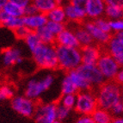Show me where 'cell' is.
I'll list each match as a JSON object with an SVG mask.
<instances>
[{
  "mask_svg": "<svg viewBox=\"0 0 123 123\" xmlns=\"http://www.w3.org/2000/svg\"><path fill=\"white\" fill-rule=\"evenodd\" d=\"M96 96L98 108L109 111L115 103L122 100L121 86L114 80L105 81L98 87Z\"/></svg>",
  "mask_w": 123,
  "mask_h": 123,
  "instance_id": "6da1fadb",
  "label": "cell"
},
{
  "mask_svg": "<svg viewBox=\"0 0 123 123\" xmlns=\"http://www.w3.org/2000/svg\"><path fill=\"white\" fill-rule=\"evenodd\" d=\"M59 68L66 72L77 68L82 64L81 50L79 47H69L55 45Z\"/></svg>",
  "mask_w": 123,
  "mask_h": 123,
  "instance_id": "7a4b0ae2",
  "label": "cell"
},
{
  "mask_svg": "<svg viewBox=\"0 0 123 123\" xmlns=\"http://www.w3.org/2000/svg\"><path fill=\"white\" fill-rule=\"evenodd\" d=\"M32 57L36 66L41 69L54 70L59 68L55 45L41 43L32 52Z\"/></svg>",
  "mask_w": 123,
  "mask_h": 123,
  "instance_id": "3957f363",
  "label": "cell"
},
{
  "mask_svg": "<svg viewBox=\"0 0 123 123\" xmlns=\"http://www.w3.org/2000/svg\"><path fill=\"white\" fill-rule=\"evenodd\" d=\"M54 82V77L52 74H47L41 79L32 78L29 80L24 90V96L32 100H36L41 95L52 87Z\"/></svg>",
  "mask_w": 123,
  "mask_h": 123,
  "instance_id": "277c9868",
  "label": "cell"
},
{
  "mask_svg": "<svg viewBox=\"0 0 123 123\" xmlns=\"http://www.w3.org/2000/svg\"><path fill=\"white\" fill-rule=\"evenodd\" d=\"M98 108L96 93L92 90L78 91L75 110L81 115H90Z\"/></svg>",
  "mask_w": 123,
  "mask_h": 123,
  "instance_id": "5b68a950",
  "label": "cell"
},
{
  "mask_svg": "<svg viewBox=\"0 0 123 123\" xmlns=\"http://www.w3.org/2000/svg\"><path fill=\"white\" fill-rule=\"evenodd\" d=\"M10 105L12 109L23 117H33L37 108L36 101L32 100L25 96H16L11 98Z\"/></svg>",
  "mask_w": 123,
  "mask_h": 123,
  "instance_id": "8992f818",
  "label": "cell"
},
{
  "mask_svg": "<svg viewBox=\"0 0 123 123\" xmlns=\"http://www.w3.org/2000/svg\"><path fill=\"white\" fill-rule=\"evenodd\" d=\"M97 66L106 81L114 80L116 73L121 67L113 57H111L106 51H104V49L99 58L98 61L97 62Z\"/></svg>",
  "mask_w": 123,
  "mask_h": 123,
  "instance_id": "52a82bcc",
  "label": "cell"
},
{
  "mask_svg": "<svg viewBox=\"0 0 123 123\" xmlns=\"http://www.w3.org/2000/svg\"><path fill=\"white\" fill-rule=\"evenodd\" d=\"M85 79L91 84V86L98 88L101 84L106 81L100 70L97 68V65H89V64H81L76 69Z\"/></svg>",
  "mask_w": 123,
  "mask_h": 123,
  "instance_id": "ba28073f",
  "label": "cell"
},
{
  "mask_svg": "<svg viewBox=\"0 0 123 123\" xmlns=\"http://www.w3.org/2000/svg\"><path fill=\"white\" fill-rule=\"evenodd\" d=\"M57 103H47L37 105L34 115L35 123H53L57 120L56 115Z\"/></svg>",
  "mask_w": 123,
  "mask_h": 123,
  "instance_id": "9c48e42d",
  "label": "cell"
},
{
  "mask_svg": "<svg viewBox=\"0 0 123 123\" xmlns=\"http://www.w3.org/2000/svg\"><path fill=\"white\" fill-rule=\"evenodd\" d=\"M83 25L85 28V29L90 33V35H91L93 41H94V43L98 46H101V47L106 46L112 37L111 34L106 33V32L101 30L95 24L93 21L84 22Z\"/></svg>",
  "mask_w": 123,
  "mask_h": 123,
  "instance_id": "30bf717a",
  "label": "cell"
},
{
  "mask_svg": "<svg viewBox=\"0 0 123 123\" xmlns=\"http://www.w3.org/2000/svg\"><path fill=\"white\" fill-rule=\"evenodd\" d=\"M81 56H82V63L89 65H97L99 58L102 55L103 47L97 44L87 46L80 48Z\"/></svg>",
  "mask_w": 123,
  "mask_h": 123,
  "instance_id": "8fae6325",
  "label": "cell"
},
{
  "mask_svg": "<svg viewBox=\"0 0 123 123\" xmlns=\"http://www.w3.org/2000/svg\"><path fill=\"white\" fill-rule=\"evenodd\" d=\"M62 6L64 7V10H65L66 19L71 23H83L84 22V19L87 17L84 8L72 5L69 2L64 4Z\"/></svg>",
  "mask_w": 123,
  "mask_h": 123,
  "instance_id": "7c38bea8",
  "label": "cell"
},
{
  "mask_svg": "<svg viewBox=\"0 0 123 123\" xmlns=\"http://www.w3.org/2000/svg\"><path fill=\"white\" fill-rule=\"evenodd\" d=\"M104 51H106L111 57H113L115 60L119 64L120 66H123V44L121 43L116 37H111V39L105 46L103 47Z\"/></svg>",
  "mask_w": 123,
  "mask_h": 123,
  "instance_id": "4fadbf2b",
  "label": "cell"
},
{
  "mask_svg": "<svg viewBox=\"0 0 123 123\" xmlns=\"http://www.w3.org/2000/svg\"><path fill=\"white\" fill-rule=\"evenodd\" d=\"M106 4L104 0H87L84 10L86 16L93 20L102 17L104 14Z\"/></svg>",
  "mask_w": 123,
  "mask_h": 123,
  "instance_id": "5bb4252c",
  "label": "cell"
},
{
  "mask_svg": "<svg viewBox=\"0 0 123 123\" xmlns=\"http://www.w3.org/2000/svg\"><path fill=\"white\" fill-rule=\"evenodd\" d=\"M55 45L69 47H79L80 48L79 43H78L74 32L72 31V29H67V28H66L56 36Z\"/></svg>",
  "mask_w": 123,
  "mask_h": 123,
  "instance_id": "9a60e30c",
  "label": "cell"
},
{
  "mask_svg": "<svg viewBox=\"0 0 123 123\" xmlns=\"http://www.w3.org/2000/svg\"><path fill=\"white\" fill-rule=\"evenodd\" d=\"M47 15L42 13H37L32 16L23 17V24L30 31H37L41 27L45 26L47 23Z\"/></svg>",
  "mask_w": 123,
  "mask_h": 123,
  "instance_id": "2e32d148",
  "label": "cell"
},
{
  "mask_svg": "<svg viewBox=\"0 0 123 123\" xmlns=\"http://www.w3.org/2000/svg\"><path fill=\"white\" fill-rule=\"evenodd\" d=\"M3 63L5 66L17 65L23 61L22 51L17 47H10L4 50L2 53Z\"/></svg>",
  "mask_w": 123,
  "mask_h": 123,
  "instance_id": "e0dca14e",
  "label": "cell"
},
{
  "mask_svg": "<svg viewBox=\"0 0 123 123\" xmlns=\"http://www.w3.org/2000/svg\"><path fill=\"white\" fill-rule=\"evenodd\" d=\"M75 25L76 26L71 28V29H72V31L76 35V38L79 43L80 47H87V46L95 44L91 35L85 29L83 23H75Z\"/></svg>",
  "mask_w": 123,
  "mask_h": 123,
  "instance_id": "ac0fdd59",
  "label": "cell"
},
{
  "mask_svg": "<svg viewBox=\"0 0 123 123\" xmlns=\"http://www.w3.org/2000/svg\"><path fill=\"white\" fill-rule=\"evenodd\" d=\"M32 4L37 9L38 12L47 15L57 6H62L63 0H32Z\"/></svg>",
  "mask_w": 123,
  "mask_h": 123,
  "instance_id": "d6986e66",
  "label": "cell"
},
{
  "mask_svg": "<svg viewBox=\"0 0 123 123\" xmlns=\"http://www.w3.org/2000/svg\"><path fill=\"white\" fill-rule=\"evenodd\" d=\"M67 76L70 78L74 85L77 87L78 91H84V90H92L91 84L87 81L84 77L79 73L77 70H72L66 72Z\"/></svg>",
  "mask_w": 123,
  "mask_h": 123,
  "instance_id": "ffe728a7",
  "label": "cell"
},
{
  "mask_svg": "<svg viewBox=\"0 0 123 123\" xmlns=\"http://www.w3.org/2000/svg\"><path fill=\"white\" fill-rule=\"evenodd\" d=\"M0 23L2 27L14 31L20 27L24 26L23 24V17H11L5 14L4 11H0Z\"/></svg>",
  "mask_w": 123,
  "mask_h": 123,
  "instance_id": "44dd1931",
  "label": "cell"
},
{
  "mask_svg": "<svg viewBox=\"0 0 123 123\" xmlns=\"http://www.w3.org/2000/svg\"><path fill=\"white\" fill-rule=\"evenodd\" d=\"M90 117L92 118L95 123H111V121L114 119V117L112 116L109 110L101 109V108H97L90 115Z\"/></svg>",
  "mask_w": 123,
  "mask_h": 123,
  "instance_id": "7402d4cb",
  "label": "cell"
},
{
  "mask_svg": "<svg viewBox=\"0 0 123 123\" xmlns=\"http://www.w3.org/2000/svg\"><path fill=\"white\" fill-rule=\"evenodd\" d=\"M47 17L48 21H52V22H55V23H66L67 22L66 19V13H65V10H64L63 6H57L53 10L47 14Z\"/></svg>",
  "mask_w": 123,
  "mask_h": 123,
  "instance_id": "603a6c76",
  "label": "cell"
},
{
  "mask_svg": "<svg viewBox=\"0 0 123 123\" xmlns=\"http://www.w3.org/2000/svg\"><path fill=\"white\" fill-rule=\"evenodd\" d=\"M40 37L41 42L43 44H47V45H55V39L56 36L52 33L49 29H47V26L41 27V29H39L37 31H35Z\"/></svg>",
  "mask_w": 123,
  "mask_h": 123,
  "instance_id": "cb8c5ba5",
  "label": "cell"
},
{
  "mask_svg": "<svg viewBox=\"0 0 123 123\" xmlns=\"http://www.w3.org/2000/svg\"><path fill=\"white\" fill-rule=\"evenodd\" d=\"M5 14L11 17H24V9L18 6L11 2H8L3 9Z\"/></svg>",
  "mask_w": 123,
  "mask_h": 123,
  "instance_id": "d4e9b609",
  "label": "cell"
},
{
  "mask_svg": "<svg viewBox=\"0 0 123 123\" xmlns=\"http://www.w3.org/2000/svg\"><path fill=\"white\" fill-rule=\"evenodd\" d=\"M24 41L26 46L29 47V49L31 51V53L42 43L41 39H40V37L38 36V35H37L35 31H30L26 36V38L24 39Z\"/></svg>",
  "mask_w": 123,
  "mask_h": 123,
  "instance_id": "484cf974",
  "label": "cell"
},
{
  "mask_svg": "<svg viewBox=\"0 0 123 123\" xmlns=\"http://www.w3.org/2000/svg\"><path fill=\"white\" fill-rule=\"evenodd\" d=\"M104 14L106 16V18L109 21L121 19L123 18V9L121 7L106 5Z\"/></svg>",
  "mask_w": 123,
  "mask_h": 123,
  "instance_id": "4316f807",
  "label": "cell"
},
{
  "mask_svg": "<svg viewBox=\"0 0 123 123\" xmlns=\"http://www.w3.org/2000/svg\"><path fill=\"white\" fill-rule=\"evenodd\" d=\"M78 92L77 87L74 85L72 81L70 79V78L67 76L66 74V76L64 77L63 80L61 82V94L62 95H71V94H75Z\"/></svg>",
  "mask_w": 123,
  "mask_h": 123,
  "instance_id": "83f0119b",
  "label": "cell"
},
{
  "mask_svg": "<svg viewBox=\"0 0 123 123\" xmlns=\"http://www.w3.org/2000/svg\"><path fill=\"white\" fill-rule=\"evenodd\" d=\"M77 101V94H71V95H62L61 98L60 100V104H62L64 107H66L69 109H73L76 105Z\"/></svg>",
  "mask_w": 123,
  "mask_h": 123,
  "instance_id": "f1b7e54d",
  "label": "cell"
},
{
  "mask_svg": "<svg viewBox=\"0 0 123 123\" xmlns=\"http://www.w3.org/2000/svg\"><path fill=\"white\" fill-rule=\"evenodd\" d=\"M46 26L55 36H57L60 32H62L64 29H66V24L65 23H55V22H52V21H47Z\"/></svg>",
  "mask_w": 123,
  "mask_h": 123,
  "instance_id": "f546056e",
  "label": "cell"
},
{
  "mask_svg": "<svg viewBox=\"0 0 123 123\" xmlns=\"http://www.w3.org/2000/svg\"><path fill=\"white\" fill-rule=\"evenodd\" d=\"M71 113V109L64 107L60 103H57L56 107V115H57V120L60 121H63L66 120L69 117Z\"/></svg>",
  "mask_w": 123,
  "mask_h": 123,
  "instance_id": "4dcf8cb0",
  "label": "cell"
},
{
  "mask_svg": "<svg viewBox=\"0 0 123 123\" xmlns=\"http://www.w3.org/2000/svg\"><path fill=\"white\" fill-rule=\"evenodd\" d=\"M94 23L101 30H103V32H106V33L111 34V29H110V25H109V20L106 18V17H99L93 20Z\"/></svg>",
  "mask_w": 123,
  "mask_h": 123,
  "instance_id": "1f68e13d",
  "label": "cell"
},
{
  "mask_svg": "<svg viewBox=\"0 0 123 123\" xmlns=\"http://www.w3.org/2000/svg\"><path fill=\"white\" fill-rule=\"evenodd\" d=\"M14 97V90L9 85H2L0 87V101L12 98Z\"/></svg>",
  "mask_w": 123,
  "mask_h": 123,
  "instance_id": "d6a6232c",
  "label": "cell"
},
{
  "mask_svg": "<svg viewBox=\"0 0 123 123\" xmlns=\"http://www.w3.org/2000/svg\"><path fill=\"white\" fill-rule=\"evenodd\" d=\"M109 112H110V114L114 118L123 116V100H121L120 102L115 103L109 109Z\"/></svg>",
  "mask_w": 123,
  "mask_h": 123,
  "instance_id": "836d02e7",
  "label": "cell"
},
{
  "mask_svg": "<svg viewBox=\"0 0 123 123\" xmlns=\"http://www.w3.org/2000/svg\"><path fill=\"white\" fill-rule=\"evenodd\" d=\"M109 25H110L111 32H114L115 34L121 32L123 31V18L109 21Z\"/></svg>",
  "mask_w": 123,
  "mask_h": 123,
  "instance_id": "e575fe53",
  "label": "cell"
},
{
  "mask_svg": "<svg viewBox=\"0 0 123 123\" xmlns=\"http://www.w3.org/2000/svg\"><path fill=\"white\" fill-rule=\"evenodd\" d=\"M13 32H14L15 36L17 37V39L24 40L27 35H28V34L30 32V30L28 28H26L25 26H22L20 28H18V29H15Z\"/></svg>",
  "mask_w": 123,
  "mask_h": 123,
  "instance_id": "d590c367",
  "label": "cell"
},
{
  "mask_svg": "<svg viewBox=\"0 0 123 123\" xmlns=\"http://www.w3.org/2000/svg\"><path fill=\"white\" fill-rule=\"evenodd\" d=\"M37 13L39 12L33 4H30L24 8V16H32V15L37 14Z\"/></svg>",
  "mask_w": 123,
  "mask_h": 123,
  "instance_id": "8d00e7d4",
  "label": "cell"
},
{
  "mask_svg": "<svg viewBox=\"0 0 123 123\" xmlns=\"http://www.w3.org/2000/svg\"><path fill=\"white\" fill-rule=\"evenodd\" d=\"M114 81L117 84H119L120 86H123V66H121L119 69L115 78H114Z\"/></svg>",
  "mask_w": 123,
  "mask_h": 123,
  "instance_id": "74e56055",
  "label": "cell"
},
{
  "mask_svg": "<svg viewBox=\"0 0 123 123\" xmlns=\"http://www.w3.org/2000/svg\"><path fill=\"white\" fill-rule=\"evenodd\" d=\"M9 2L13 3V4H17L18 6L24 9L25 7H27L30 4H32V0H9Z\"/></svg>",
  "mask_w": 123,
  "mask_h": 123,
  "instance_id": "f35d334b",
  "label": "cell"
},
{
  "mask_svg": "<svg viewBox=\"0 0 123 123\" xmlns=\"http://www.w3.org/2000/svg\"><path fill=\"white\" fill-rule=\"evenodd\" d=\"M106 5L109 6H116V7H123V0H104Z\"/></svg>",
  "mask_w": 123,
  "mask_h": 123,
  "instance_id": "ab89813d",
  "label": "cell"
},
{
  "mask_svg": "<svg viewBox=\"0 0 123 123\" xmlns=\"http://www.w3.org/2000/svg\"><path fill=\"white\" fill-rule=\"evenodd\" d=\"M75 123H95L90 115H81L77 119Z\"/></svg>",
  "mask_w": 123,
  "mask_h": 123,
  "instance_id": "60d3db41",
  "label": "cell"
},
{
  "mask_svg": "<svg viewBox=\"0 0 123 123\" xmlns=\"http://www.w3.org/2000/svg\"><path fill=\"white\" fill-rule=\"evenodd\" d=\"M69 3L72 4V5H75V6L84 8L87 3V0H69Z\"/></svg>",
  "mask_w": 123,
  "mask_h": 123,
  "instance_id": "b9f144b4",
  "label": "cell"
},
{
  "mask_svg": "<svg viewBox=\"0 0 123 123\" xmlns=\"http://www.w3.org/2000/svg\"><path fill=\"white\" fill-rule=\"evenodd\" d=\"M115 36L117 38V40L121 42V43L123 44V31H121V32H119V33H117L115 35Z\"/></svg>",
  "mask_w": 123,
  "mask_h": 123,
  "instance_id": "7bdbcfd3",
  "label": "cell"
},
{
  "mask_svg": "<svg viewBox=\"0 0 123 123\" xmlns=\"http://www.w3.org/2000/svg\"><path fill=\"white\" fill-rule=\"evenodd\" d=\"M111 123H123V116L114 118L113 121H111Z\"/></svg>",
  "mask_w": 123,
  "mask_h": 123,
  "instance_id": "ee69618b",
  "label": "cell"
},
{
  "mask_svg": "<svg viewBox=\"0 0 123 123\" xmlns=\"http://www.w3.org/2000/svg\"><path fill=\"white\" fill-rule=\"evenodd\" d=\"M9 2V0H0V11H2L4 6L6 5V4Z\"/></svg>",
  "mask_w": 123,
  "mask_h": 123,
  "instance_id": "f6af8a7d",
  "label": "cell"
},
{
  "mask_svg": "<svg viewBox=\"0 0 123 123\" xmlns=\"http://www.w3.org/2000/svg\"><path fill=\"white\" fill-rule=\"evenodd\" d=\"M53 123H62V121H59V120H56V121H54V122H53Z\"/></svg>",
  "mask_w": 123,
  "mask_h": 123,
  "instance_id": "bcb514c9",
  "label": "cell"
},
{
  "mask_svg": "<svg viewBox=\"0 0 123 123\" xmlns=\"http://www.w3.org/2000/svg\"><path fill=\"white\" fill-rule=\"evenodd\" d=\"M121 97H122V100H123V86H121Z\"/></svg>",
  "mask_w": 123,
  "mask_h": 123,
  "instance_id": "7dc6e473",
  "label": "cell"
},
{
  "mask_svg": "<svg viewBox=\"0 0 123 123\" xmlns=\"http://www.w3.org/2000/svg\"><path fill=\"white\" fill-rule=\"evenodd\" d=\"M1 27H2V24H1V23H0V28H1Z\"/></svg>",
  "mask_w": 123,
  "mask_h": 123,
  "instance_id": "c3c4849f",
  "label": "cell"
},
{
  "mask_svg": "<svg viewBox=\"0 0 123 123\" xmlns=\"http://www.w3.org/2000/svg\"><path fill=\"white\" fill-rule=\"evenodd\" d=\"M122 9H123V7H122Z\"/></svg>",
  "mask_w": 123,
  "mask_h": 123,
  "instance_id": "681fc988",
  "label": "cell"
}]
</instances>
